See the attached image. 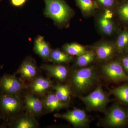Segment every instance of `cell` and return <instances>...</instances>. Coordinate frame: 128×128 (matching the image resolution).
<instances>
[{"label":"cell","instance_id":"obj_1","mask_svg":"<svg viewBox=\"0 0 128 128\" xmlns=\"http://www.w3.org/2000/svg\"><path fill=\"white\" fill-rule=\"evenodd\" d=\"M45 4L44 14L57 25L66 26L74 15V10L65 0H43Z\"/></svg>","mask_w":128,"mask_h":128},{"label":"cell","instance_id":"obj_2","mask_svg":"<svg viewBox=\"0 0 128 128\" xmlns=\"http://www.w3.org/2000/svg\"><path fill=\"white\" fill-rule=\"evenodd\" d=\"M96 79V68L92 66L74 70L72 74L71 81L76 91L82 93L90 89Z\"/></svg>","mask_w":128,"mask_h":128},{"label":"cell","instance_id":"obj_3","mask_svg":"<svg viewBox=\"0 0 128 128\" xmlns=\"http://www.w3.org/2000/svg\"><path fill=\"white\" fill-rule=\"evenodd\" d=\"M80 98L87 108L90 110L103 111L110 102L108 95L100 86L89 95Z\"/></svg>","mask_w":128,"mask_h":128},{"label":"cell","instance_id":"obj_4","mask_svg":"<svg viewBox=\"0 0 128 128\" xmlns=\"http://www.w3.org/2000/svg\"><path fill=\"white\" fill-rule=\"evenodd\" d=\"M21 107V101L16 96L0 92V112L4 118L10 120L14 118Z\"/></svg>","mask_w":128,"mask_h":128},{"label":"cell","instance_id":"obj_5","mask_svg":"<svg viewBox=\"0 0 128 128\" xmlns=\"http://www.w3.org/2000/svg\"><path fill=\"white\" fill-rule=\"evenodd\" d=\"M101 69L106 77L114 82L128 81V75L118 60L106 62L102 66Z\"/></svg>","mask_w":128,"mask_h":128},{"label":"cell","instance_id":"obj_6","mask_svg":"<svg viewBox=\"0 0 128 128\" xmlns=\"http://www.w3.org/2000/svg\"><path fill=\"white\" fill-rule=\"evenodd\" d=\"M92 49L96 54V59L104 63L110 61L117 50L114 43L107 39L98 41L93 44Z\"/></svg>","mask_w":128,"mask_h":128},{"label":"cell","instance_id":"obj_7","mask_svg":"<svg viewBox=\"0 0 128 128\" xmlns=\"http://www.w3.org/2000/svg\"><path fill=\"white\" fill-rule=\"evenodd\" d=\"M96 15L95 22L97 29L103 36L109 38L115 34L116 26L113 18H109L104 14L101 10Z\"/></svg>","mask_w":128,"mask_h":128},{"label":"cell","instance_id":"obj_8","mask_svg":"<svg viewBox=\"0 0 128 128\" xmlns=\"http://www.w3.org/2000/svg\"><path fill=\"white\" fill-rule=\"evenodd\" d=\"M55 115L57 118L65 120L77 128L86 127L89 121L86 113L80 109H73L62 114H56Z\"/></svg>","mask_w":128,"mask_h":128},{"label":"cell","instance_id":"obj_9","mask_svg":"<svg viewBox=\"0 0 128 128\" xmlns=\"http://www.w3.org/2000/svg\"><path fill=\"white\" fill-rule=\"evenodd\" d=\"M23 88L22 82L14 76L6 74L0 78V92L16 96Z\"/></svg>","mask_w":128,"mask_h":128},{"label":"cell","instance_id":"obj_10","mask_svg":"<svg viewBox=\"0 0 128 128\" xmlns=\"http://www.w3.org/2000/svg\"><path fill=\"white\" fill-rule=\"evenodd\" d=\"M128 114L124 110L118 105H114L108 110L105 118V123L111 127H118L125 123Z\"/></svg>","mask_w":128,"mask_h":128},{"label":"cell","instance_id":"obj_11","mask_svg":"<svg viewBox=\"0 0 128 128\" xmlns=\"http://www.w3.org/2000/svg\"><path fill=\"white\" fill-rule=\"evenodd\" d=\"M18 73L23 79L30 80L36 77L37 69L34 61L30 59H26L21 65L18 70Z\"/></svg>","mask_w":128,"mask_h":128},{"label":"cell","instance_id":"obj_12","mask_svg":"<svg viewBox=\"0 0 128 128\" xmlns=\"http://www.w3.org/2000/svg\"><path fill=\"white\" fill-rule=\"evenodd\" d=\"M10 127L16 128H36L37 124L32 114H26L16 119L10 120Z\"/></svg>","mask_w":128,"mask_h":128},{"label":"cell","instance_id":"obj_13","mask_svg":"<svg viewBox=\"0 0 128 128\" xmlns=\"http://www.w3.org/2000/svg\"><path fill=\"white\" fill-rule=\"evenodd\" d=\"M76 6L80 8L85 17L94 16L99 10L94 0H74Z\"/></svg>","mask_w":128,"mask_h":128},{"label":"cell","instance_id":"obj_14","mask_svg":"<svg viewBox=\"0 0 128 128\" xmlns=\"http://www.w3.org/2000/svg\"><path fill=\"white\" fill-rule=\"evenodd\" d=\"M43 103L46 110L51 112L58 111L67 106V103L61 102L55 94H48L44 99Z\"/></svg>","mask_w":128,"mask_h":128},{"label":"cell","instance_id":"obj_15","mask_svg":"<svg viewBox=\"0 0 128 128\" xmlns=\"http://www.w3.org/2000/svg\"><path fill=\"white\" fill-rule=\"evenodd\" d=\"M43 68L50 75L60 81L66 80L68 74V70L65 66L61 65L44 64Z\"/></svg>","mask_w":128,"mask_h":128},{"label":"cell","instance_id":"obj_16","mask_svg":"<svg viewBox=\"0 0 128 128\" xmlns=\"http://www.w3.org/2000/svg\"><path fill=\"white\" fill-rule=\"evenodd\" d=\"M25 104L27 110L30 113L33 115L40 114L44 107L43 102L32 95H28L26 97Z\"/></svg>","mask_w":128,"mask_h":128},{"label":"cell","instance_id":"obj_17","mask_svg":"<svg viewBox=\"0 0 128 128\" xmlns=\"http://www.w3.org/2000/svg\"><path fill=\"white\" fill-rule=\"evenodd\" d=\"M34 49L37 54L44 59H50V46L43 37L38 36L34 42Z\"/></svg>","mask_w":128,"mask_h":128},{"label":"cell","instance_id":"obj_18","mask_svg":"<svg viewBox=\"0 0 128 128\" xmlns=\"http://www.w3.org/2000/svg\"><path fill=\"white\" fill-rule=\"evenodd\" d=\"M52 85L51 81L48 79L40 77L36 79L31 84L32 90L37 94H41L48 90Z\"/></svg>","mask_w":128,"mask_h":128},{"label":"cell","instance_id":"obj_19","mask_svg":"<svg viewBox=\"0 0 128 128\" xmlns=\"http://www.w3.org/2000/svg\"><path fill=\"white\" fill-rule=\"evenodd\" d=\"M63 49L65 52L72 56H79L88 50L86 46L76 42L66 44Z\"/></svg>","mask_w":128,"mask_h":128},{"label":"cell","instance_id":"obj_20","mask_svg":"<svg viewBox=\"0 0 128 128\" xmlns=\"http://www.w3.org/2000/svg\"><path fill=\"white\" fill-rule=\"evenodd\" d=\"M96 59L95 52L92 49L88 50L86 52L77 56L75 65L78 67H84L91 64Z\"/></svg>","mask_w":128,"mask_h":128},{"label":"cell","instance_id":"obj_21","mask_svg":"<svg viewBox=\"0 0 128 128\" xmlns=\"http://www.w3.org/2000/svg\"><path fill=\"white\" fill-rule=\"evenodd\" d=\"M56 91L55 94L62 102L67 103L70 98V90L69 86L62 85L57 82L54 87Z\"/></svg>","mask_w":128,"mask_h":128},{"label":"cell","instance_id":"obj_22","mask_svg":"<svg viewBox=\"0 0 128 128\" xmlns=\"http://www.w3.org/2000/svg\"><path fill=\"white\" fill-rule=\"evenodd\" d=\"M50 60L56 63L62 64L71 62L73 58L64 52L58 49H55L51 50Z\"/></svg>","mask_w":128,"mask_h":128},{"label":"cell","instance_id":"obj_23","mask_svg":"<svg viewBox=\"0 0 128 128\" xmlns=\"http://www.w3.org/2000/svg\"><path fill=\"white\" fill-rule=\"evenodd\" d=\"M114 11L121 20L128 24V0L119 2Z\"/></svg>","mask_w":128,"mask_h":128},{"label":"cell","instance_id":"obj_24","mask_svg":"<svg viewBox=\"0 0 128 128\" xmlns=\"http://www.w3.org/2000/svg\"><path fill=\"white\" fill-rule=\"evenodd\" d=\"M117 50L122 52L128 47V30L122 31L118 35L114 43Z\"/></svg>","mask_w":128,"mask_h":128},{"label":"cell","instance_id":"obj_25","mask_svg":"<svg viewBox=\"0 0 128 128\" xmlns=\"http://www.w3.org/2000/svg\"><path fill=\"white\" fill-rule=\"evenodd\" d=\"M110 93L124 103L128 104V85L120 86L111 90Z\"/></svg>","mask_w":128,"mask_h":128},{"label":"cell","instance_id":"obj_26","mask_svg":"<svg viewBox=\"0 0 128 128\" xmlns=\"http://www.w3.org/2000/svg\"><path fill=\"white\" fill-rule=\"evenodd\" d=\"M99 10H111L114 11L119 1L118 0H94Z\"/></svg>","mask_w":128,"mask_h":128},{"label":"cell","instance_id":"obj_27","mask_svg":"<svg viewBox=\"0 0 128 128\" xmlns=\"http://www.w3.org/2000/svg\"><path fill=\"white\" fill-rule=\"evenodd\" d=\"M120 63L125 73L128 75V56L122 57Z\"/></svg>","mask_w":128,"mask_h":128},{"label":"cell","instance_id":"obj_28","mask_svg":"<svg viewBox=\"0 0 128 128\" xmlns=\"http://www.w3.org/2000/svg\"><path fill=\"white\" fill-rule=\"evenodd\" d=\"M11 4L16 7H21L25 4L27 0H10Z\"/></svg>","mask_w":128,"mask_h":128},{"label":"cell","instance_id":"obj_29","mask_svg":"<svg viewBox=\"0 0 128 128\" xmlns=\"http://www.w3.org/2000/svg\"><path fill=\"white\" fill-rule=\"evenodd\" d=\"M2 0H0V2H1L2 1Z\"/></svg>","mask_w":128,"mask_h":128},{"label":"cell","instance_id":"obj_30","mask_svg":"<svg viewBox=\"0 0 128 128\" xmlns=\"http://www.w3.org/2000/svg\"></svg>","mask_w":128,"mask_h":128}]
</instances>
